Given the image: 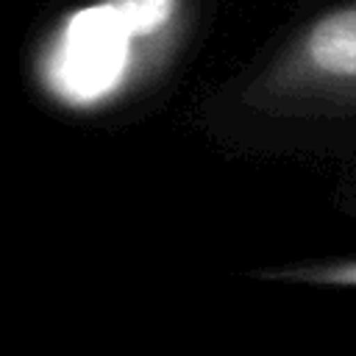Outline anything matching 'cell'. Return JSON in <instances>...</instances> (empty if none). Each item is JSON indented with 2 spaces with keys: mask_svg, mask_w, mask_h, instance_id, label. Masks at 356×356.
Returning a JSON list of instances; mask_svg holds the SVG:
<instances>
[{
  "mask_svg": "<svg viewBox=\"0 0 356 356\" xmlns=\"http://www.w3.org/2000/svg\"><path fill=\"white\" fill-rule=\"evenodd\" d=\"M281 278H295L306 284H328V286H356V259L295 270V273H281Z\"/></svg>",
  "mask_w": 356,
  "mask_h": 356,
  "instance_id": "2",
  "label": "cell"
},
{
  "mask_svg": "<svg viewBox=\"0 0 356 356\" xmlns=\"http://www.w3.org/2000/svg\"><path fill=\"white\" fill-rule=\"evenodd\" d=\"M245 100L267 114L356 111V0L300 25L248 83Z\"/></svg>",
  "mask_w": 356,
  "mask_h": 356,
  "instance_id": "1",
  "label": "cell"
}]
</instances>
